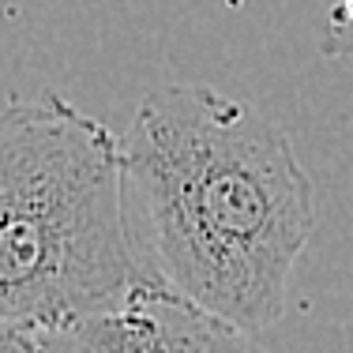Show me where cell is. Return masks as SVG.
Wrapping results in <instances>:
<instances>
[{
  "label": "cell",
  "mask_w": 353,
  "mask_h": 353,
  "mask_svg": "<svg viewBox=\"0 0 353 353\" xmlns=\"http://www.w3.org/2000/svg\"><path fill=\"white\" fill-rule=\"evenodd\" d=\"M124 150V218L147 282L263 334L316 230V184L282 124L199 83L143 94Z\"/></svg>",
  "instance_id": "1"
},
{
  "label": "cell",
  "mask_w": 353,
  "mask_h": 353,
  "mask_svg": "<svg viewBox=\"0 0 353 353\" xmlns=\"http://www.w3.org/2000/svg\"><path fill=\"white\" fill-rule=\"evenodd\" d=\"M143 285L121 136L53 90L12 98L0 117V327L75 323Z\"/></svg>",
  "instance_id": "2"
},
{
  "label": "cell",
  "mask_w": 353,
  "mask_h": 353,
  "mask_svg": "<svg viewBox=\"0 0 353 353\" xmlns=\"http://www.w3.org/2000/svg\"><path fill=\"white\" fill-rule=\"evenodd\" d=\"M41 353H267L256 334L147 282L121 308L30 331Z\"/></svg>",
  "instance_id": "3"
},
{
  "label": "cell",
  "mask_w": 353,
  "mask_h": 353,
  "mask_svg": "<svg viewBox=\"0 0 353 353\" xmlns=\"http://www.w3.org/2000/svg\"><path fill=\"white\" fill-rule=\"evenodd\" d=\"M0 353H41L27 327H0Z\"/></svg>",
  "instance_id": "4"
},
{
  "label": "cell",
  "mask_w": 353,
  "mask_h": 353,
  "mask_svg": "<svg viewBox=\"0 0 353 353\" xmlns=\"http://www.w3.org/2000/svg\"><path fill=\"white\" fill-rule=\"evenodd\" d=\"M334 15H339V19H350V23H353V0H342Z\"/></svg>",
  "instance_id": "5"
}]
</instances>
